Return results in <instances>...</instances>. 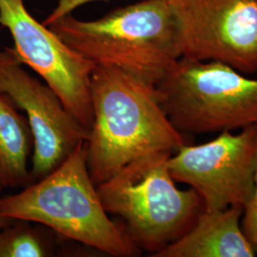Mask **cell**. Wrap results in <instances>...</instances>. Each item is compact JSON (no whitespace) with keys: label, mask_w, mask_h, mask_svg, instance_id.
<instances>
[{"label":"cell","mask_w":257,"mask_h":257,"mask_svg":"<svg viewBox=\"0 0 257 257\" xmlns=\"http://www.w3.org/2000/svg\"><path fill=\"white\" fill-rule=\"evenodd\" d=\"M93 121L85 141L87 165L95 185L138 157L186 144L161 107L156 86L111 66L91 76Z\"/></svg>","instance_id":"1"},{"label":"cell","mask_w":257,"mask_h":257,"mask_svg":"<svg viewBox=\"0 0 257 257\" xmlns=\"http://www.w3.org/2000/svg\"><path fill=\"white\" fill-rule=\"evenodd\" d=\"M0 216L37 223L112 256L143 252L105 211L88 170L85 141L43 178L0 197Z\"/></svg>","instance_id":"2"},{"label":"cell","mask_w":257,"mask_h":257,"mask_svg":"<svg viewBox=\"0 0 257 257\" xmlns=\"http://www.w3.org/2000/svg\"><path fill=\"white\" fill-rule=\"evenodd\" d=\"M48 27L96 66H111L157 86L181 57L168 0H143L97 20L72 14Z\"/></svg>","instance_id":"3"},{"label":"cell","mask_w":257,"mask_h":257,"mask_svg":"<svg viewBox=\"0 0 257 257\" xmlns=\"http://www.w3.org/2000/svg\"><path fill=\"white\" fill-rule=\"evenodd\" d=\"M173 154L159 151L138 157L96 185L105 211L118 216L130 238L152 256L180 238L203 210L193 189L175 186L168 166Z\"/></svg>","instance_id":"4"},{"label":"cell","mask_w":257,"mask_h":257,"mask_svg":"<svg viewBox=\"0 0 257 257\" xmlns=\"http://www.w3.org/2000/svg\"><path fill=\"white\" fill-rule=\"evenodd\" d=\"M156 89L167 117L184 136L257 126V79L229 65L180 57Z\"/></svg>","instance_id":"5"},{"label":"cell","mask_w":257,"mask_h":257,"mask_svg":"<svg viewBox=\"0 0 257 257\" xmlns=\"http://www.w3.org/2000/svg\"><path fill=\"white\" fill-rule=\"evenodd\" d=\"M0 24L9 30L19 61L35 71L90 132L93 121L91 76L96 65L38 22L23 0H0Z\"/></svg>","instance_id":"6"},{"label":"cell","mask_w":257,"mask_h":257,"mask_svg":"<svg viewBox=\"0 0 257 257\" xmlns=\"http://www.w3.org/2000/svg\"><path fill=\"white\" fill-rule=\"evenodd\" d=\"M181 57L257 72V0H168Z\"/></svg>","instance_id":"7"},{"label":"cell","mask_w":257,"mask_h":257,"mask_svg":"<svg viewBox=\"0 0 257 257\" xmlns=\"http://www.w3.org/2000/svg\"><path fill=\"white\" fill-rule=\"evenodd\" d=\"M256 126L239 134L222 132L211 141L179 148L168 166L175 182L198 193L206 211L245 208L253 191Z\"/></svg>","instance_id":"8"},{"label":"cell","mask_w":257,"mask_h":257,"mask_svg":"<svg viewBox=\"0 0 257 257\" xmlns=\"http://www.w3.org/2000/svg\"><path fill=\"white\" fill-rule=\"evenodd\" d=\"M0 91L26 113L34 138L33 183L54 171L88 138L89 131L66 109L55 91L29 74L10 48L0 51Z\"/></svg>","instance_id":"9"},{"label":"cell","mask_w":257,"mask_h":257,"mask_svg":"<svg viewBox=\"0 0 257 257\" xmlns=\"http://www.w3.org/2000/svg\"><path fill=\"white\" fill-rule=\"evenodd\" d=\"M244 208L203 209L193 226L155 257H253L256 251L244 234Z\"/></svg>","instance_id":"10"},{"label":"cell","mask_w":257,"mask_h":257,"mask_svg":"<svg viewBox=\"0 0 257 257\" xmlns=\"http://www.w3.org/2000/svg\"><path fill=\"white\" fill-rule=\"evenodd\" d=\"M34 138L27 117L0 91V193L33 183L29 158Z\"/></svg>","instance_id":"11"},{"label":"cell","mask_w":257,"mask_h":257,"mask_svg":"<svg viewBox=\"0 0 257 257\" xmlns=\"http://www.w3.org/2000/svg\"><path fill=\"white\" fill-rule=\"evenodd\" d=\"M50 234L31 221L16 219L0 229V257H47L55 253Z\"/></svg>","instance_id":"12"},{"label":"cell","mask_w":257,"mask_h":257,"mask_svg":"<svg viewBox=\"0 0 257 257\" xmlns=\"http://www.w3.org/2000/svg\"><path fill=\"white\" fill-rule=\"evenodd\" d=\"M241 227L244 234L248 238L257 254V126L255 141V160L253 173V191L251 196L244 208L241 220Z\"/></svg>","instance_id":"13"},{"label":"cell","mask_w":257,"mask_h":257,"mask_svg":"<svg viewBox=\"0 0 257 257\" xmlns=\"http://www.w3.org/2000/svg\"><path fill=\"white\" fill-rule=\"evenodd\" d=\"M93 1H100V0H58L55 9L53 10V12L47 17L43 24L45 26H49L56 20L62 19L68 15H71L74 10L77 9L78 7Z\"/></svg>","instance_id":"14"},{"label":"cell","mask_w":257,"mask_h":257,"mask_svg":"<svg viewBox=\"0 0 257 257\" xmlns=\"http://www.w3.org/2000/svg\"><path fill=\"white\" fill-rule=\"evenodd\" d=\"M15 220H16V219H14V218L2 217V216H0V229H2V228L8 226L10 224H12Z\"/></svg>","instance_id":"15"}]
</instances>
